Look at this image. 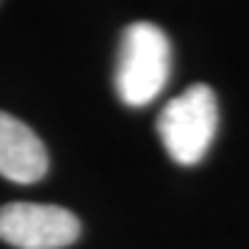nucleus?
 <instances>
[{
	"label": "nucleus",
	"mask_w": 249,
	"mask_h": 249,
	"mask_svg": "<svg viewBox=\"0 0 249 249\" xmlns=\"http://www.w3.org/2000/svg\"><path fill=\"white\" fill-rule=\"evenodd\" d=\"M169 39L152 22H133L124 31L116 61V91L124 106H147L169 80Z\"/></svg>",
	"instance_id": "nucleus-1"
},
{
	"label": "nucleus",
	"mask_w": 249,
	"mask_h": 249,
	"mask_svg": "<svg viewBox=\"0 0 249 249\" xmlns=\"http://www.w3.org/2000/svg\"><path fill=\"white\" fill-rule=\"evenodd\" d=\"M216 122L219 108L213 89L205 83H194L166 103L158 116V133L172 158L183 166H191L199 163L208 152L216 136Z\"/></svg>",
	"instance_id": "nucleus-2"
},
{
	"label": "nucleus",
	"mask_w": 249,
	"mask_h": 249,
	"mask_svg": "<svg viewBox=\"0 0 249 249\" xmlns=\"http://www.w3.org/2000/svg\"><path fill=\"white\" fill-rule=\"evenodd\" d=\"M80 235L78 216L45 202H9L0 208V241L17 249H64Z\"/></svg>",
	"instance_id": "nucleus-3"
},
{
	"label": "nucleus",
	"mask_w": 249,
	"mask_h": 249,
	"mask_svg": "<svg viewBox=\"0 0 249 249\" xmlns=\"http://www.w3.org/2000/svg\"><path fill=\"white\" fill-rule=\"evenodd\" d=\"M47 172V150L17 116L0 111V175L11 183H36Z\"/></svg>",
	"instance_id": "nucleus-4"
}]
</instances>
